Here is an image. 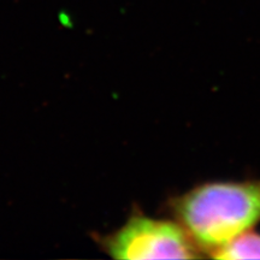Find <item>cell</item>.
<instances>
[{
    "label": "cell",
    "mask_w": 260,
    "mask_h": 260,
    "mask_svg": "<svg viewBox=\"0 0 260 260\" xmlns=\"http://www.w3.org/2000/svg\"><path fill=\"white\" fill-rule=\"evenodd\" d=\"M211 256L225 260L260 259V234L243 233L224 246L214 249Z\"/></svg>",
    "instance_id": "obj_3"
},
{
    "label": "cell",
    "mask_w": 260,
    "mask_h": 260,
    "mask_svg": "<svg viewBox=\"0 0 260 260\" xmlns=\"http://www.w3.org/2000/svg\"><path fill=\"white\" fill-rule=\"evenodd\" d=\"M174 211L198 248L212 253L260 222V180L200 184Z\"/></svg>",
    "instance_id": "obj_1"
},
{
    "label": "cell",
    "mask_w": 260,
    "mask_h": 260,
    "mask_svg": "<svg viewBox=\"0 0 260 260\" xmlns=\"http://www.w3.org/2000/svg\"><path fill=\"white\" fill-rule=\"evenodd\" d=\"M106 253L115 259H195L197 245L180 223L134 214L104 240Z\"/></svg>",
    "instance_id": "obj_2"
}]
</instances>
